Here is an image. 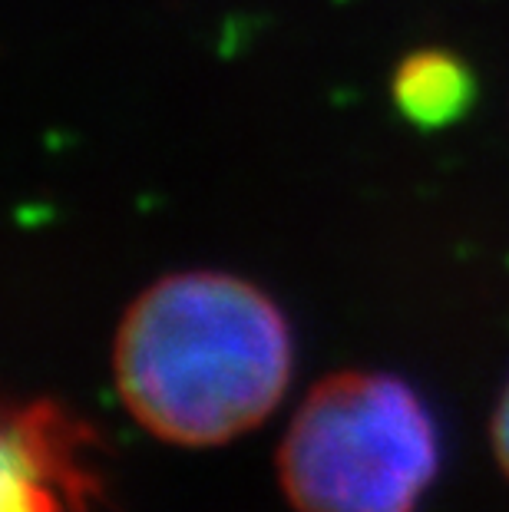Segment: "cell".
<instances>
[{
	"label": "cell",
	"mask_w": 509,
	"mask_h": 512,
	"mask_svg": "<svg viewBox=\"0 0 509 512\" xmlns=\"http://www.w3.org/2000/svg\"><path fill=\"white\" fill-rule=\"evenodd\" d=\"M129 417L179 446L248 433L288 390L291 334L278 304L245 278L182 271L129 304L113 344Z\"/></svg>",
	"instance_id": "cell-1"
},
{
	"label": "cell",
	"mask_w": 509,
	"mask_h": 512,
	"mask_svg": "<svg viewBox=\"0 0 509 512\" xmlns=\"http://www.w3.org/2000/svg\"><path fill=\"white\" fill-rule=\"evenodd\" d=\"M440 466L437 430L404 380L367 370L324 377L278 446L298 512H414Z\"/></svg>",
	"instance_id": "cell-2"
},
{
	"label": "cell",
	"mask_w": 509,
	"mask_h": 512,
	"mask_svg": "<svg viewBox=\"0 0 509 512\" xmlns=\"http://www.w3.org/2000/svg\"><path fill=\"white\" fill-rule=\"evenodd\" d=\"M86 423L43 400L10 410L4 427V512H86L100 479L86 460Z\"/></svg>",
	"instance_id": "cell-3"
},
{
	"label": "cell",
	"mask_w": 509,
	"mask_h": 512,
	"mask_svg": "<svg viewBox=\"0 0 509 512\" xmlns=\"http://www.w3.org/2000/svg\"><path fill=\"white\" fill-rule=\"evenodd\" d=\"M470 83L463 67L443 53H417L397 76V100L414 119H447L467 100Z\"/></svg>",
	"instance_id": "cell-4"
},
{
	"label": "cell",
	"mask_w": 509,
	"mask_h": 512,
	"mask_svg": "<svg viewBox=\"0 0 509 512\" xmlns=\"http://www.w3.org/2000/svg\"><path fill=\"white\" fill-rule=\"evenodd\" d=\"M493 450H496V460L503 466V473L509 476V384L500 397V407L493 413Z\"/></svg>",
	"instance_id": "cell-5"
}]
</instances>
